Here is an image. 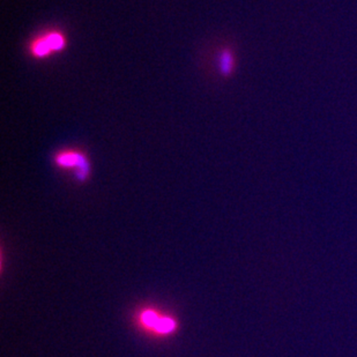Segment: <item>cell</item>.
Here are the masks:
<instances>
[{
	"label": "cell",
	"instance_id": "1",
	"mask_svg": "<svg viewBox=\"0 0 357 357\" xmlns=\"http://www.w3.org/2000/svg\"><path fill=\"white\" fill-rule=\"evenodd\" d=\"M68 38L63 31L57 29L45 31L31 38L28 44V52L35 59H45L64 50Z\"/></svg>",
	"mask_w": 357,
	"mask_h": 357
},
{
	"label": "cell",
	"instance_id": "2",
	"mask_svg": "<svg viewBox=\"0 0 357 357\" xmlns=\"http://www.w3.org/2000/svg\"><path fill=\"white\" fill-rule=\"evenodd\" d=\"M54 165L64 170H75V177L80 182H84L91 175V162L87 155L79 149H61L54 155Z\"/></svg>",
	"mask_w": 357,
	"mask_h": 357
},
{
	"label": "cell",
	"instance_id": "3",
	"mask_svg": "<svg viewBox=\"0 0 357 357\" xmlns=\"http://www.w3.org/2000/svg\"><path fill=\"white\" fill-rule=\"evenodd\" d=\"M140 320L147 328L155 331L158 333L168 334L176 330L175 320L169 317H162L153 311L142 312Z\"/></svg>",
	"mask_w": 357,
	"mask_h": 357
},
{
	"label": "cell",
	"instance_id": "4",
	"mask_svg": "<svg viewBox=\"0 0 357 357\" xmlns=\"http://www.w3.org/2000/svg\"><path fill=\"white\" fill-rule=\"evenodd\" d=\"M234 64L235 63H234V56L231 51L223 50L220 54L219 58L220 72L225 75H230L233 72Z\"/></svg>",
	"mask_w": 357,
	"mask_h": 357
}]
</instances>
